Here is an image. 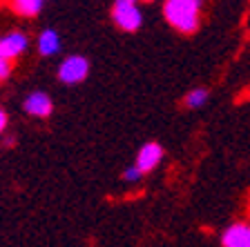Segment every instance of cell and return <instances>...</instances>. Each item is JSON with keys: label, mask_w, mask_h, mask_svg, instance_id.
<instances>
[{"label": "cell", "mask_w": 250, "mask_h": 247, "mask_svg": "<svg viewBox=\"0 0 250 247\" xmlns=\"http://www.w3.org/2000/svg\"><path fill=\"white\" fill-rule=\"evenodd\" d=\"M38 54L41 56H56L61 52V36L54 29H42L38 34Z\"/></svg>", "instance_id": "ba28073f"}, {"label": "cell", "mask_w": 250, "mask_h": 247, "mask_svg": "<svg viewBox=\"0 0 250 247\" xmlns=\"http://www.w3.org/2000/svg\"><path fill=\"white\" fill-rule=\"evenodd\" d=\"M22 107H25V112L29 114V116H36V118H45V116H49V114H52L54 103H52V98L47 96L45 92H31L29 96L25 98Z\"/></svg>", "instance_id": "5b68a950"}, {"label": "cell", "mask_w": 250, "mask_h": 247, "mask_svg": "<svg viewBox=\"0 0 250 247\" xmlns=\"http://www.w3.org/2000/svg\"><path fill=\"white\" fill-rule=\"evenodd\" d=\"M161 158H163V147L159 143H146L139 150V154H136V165L143 170V174H147V171H152L156 165L161 163Z\"/></svg>", "instance_id": "8992f818"}, {"label": "cell", "mask_w": 250, "mask_h": 247, "mask_svg": "<svg viewBox=\"0 0 250 247\" xmlns=\"http://www.w3.org/2000/svg\"><path fill=\"white\" fill-rule=\"evenodd\" d=\"M163 16L181 34H194L199 29L201 0H166Z\"/></svg>", "instance_id": "6da1fadb"}, {"label": "cell", "mask_w": 250, "mask_h": 247, "mask_svg": "<svg viewBox=\"0 0 250 247\" xmlns=\"http://www.w3.org/2000/svg\"><path fill=\"white\" fill-rule=\"evenodd\" d=\"M5 127H7V114L5 109H0V134L5 132Z\"/></svg>", "instance_id": "4fadbf2b"}, {"label": "cell", "mask_w": 250, "mask_h": 247, "mask_svg": "<svg viewBox=\"0 0 250 247\" xmlns=\"http://www.w3.org/2000/svg\"><path fill=\"white\" fill-rule=\"evenodd\" d=\"M45 0H11V7H14L16 14L25 16V18H34V16L41 14Z\"/></svg>", "instance_id": "9c48e42d"}, {"label": "cell", "mask_w": 250, "mask_h": 247, "mask_svg": "<svg viewBox=\"0 0 250 247\" xmlns=\"http://www.w3.org/2000/svg\"><path fill=\"white\" fill-rule=\"evenodd\" d=\"M221 245L224 247H250V225L246 223H234L221 234Z\"/></svg>", "instance_id": "52a82bcc"}, {"label": "cell", "mask_w": 250, "mask_h": 247, "mask_svg": "<svg viewBox=\"0 0 250 247\" xmlns=\"http://www.w3.org/2000/svg\"><path fill=\"white\" fill-rule=\"evenodd\" d=\"M143 2H154V0H143Z\"/></svg>", "instance_id": "5bb4252c"}, {"label": "cell", "mask_w": 250, "mask_h": 247, "mask_svg": "<svg viewBox=\"0 0 250 247\" xmlns=\"http://www.w3.org/2000/svg\"><path fill=\"white\" fill-rule=\"evenodd\" d=\"M123 178H125V183H139V180L143 178V170L134 163V165H130V167H125Z\"/></svg>", "instance_id": "8fae6325"}, {"label": "cell", "mask_w": 250, "mask_h": 247, "mask_svg": "<svg viewBox=\"0 0 250 247\" xmlns=\"http://www.w3.org/2000/svg\"><path fill=\"white\" fill-rule=\"evenodd\" d=\"M112 20L123 31H136L143 25V14L139 9V0H114Z\"/></svg>", "instance_id": "7a4b0ae2"}, {"label": "cell", "mask_w": 250, "mask_h": 247, "mask_svg": "<svg viewBox=\"0 0 250 247\" xmlns=\"http://www.w3.org/2000/svg\"><path fill=\"white\" fill-rule=\"evenodd\" d=\"M11 69H14V60L0 52V80H7L11 76Z\"/></svg>", "instance_id": "7c38bea8"}, {"label": "cell", "mask_w": 250, "mask_h": 247, "mask_svg": "<svg viewBox=\"0 0 250 247\" xmlns=\"http://www.w3.org/2000/svg\"><path fill=\"white\" fill-rule=\"evenodd\" d=\"M206 100H208V92L199 87V89H192V92L186 94L183 105H186V107H190V109H199V107H203V105H206Z\"/></svg>", "instance_id": "30bf717a"}, {"label": "cell", "mask_w": 250, "mask_h": 247, "mask_svg": "<svg viewBox=\"0 0 250 247\" xmlns=\"http://www.w3.org/2000/svg\"><path fill=\"white\" fill-rule=\"evenodd\" d=\"M27 47H29V38L22 31H9L5 36H0V52L11 60L22 56L27 52Z\"/></svg>", "instance_id": "277c9868"}, {"label": "cell", "mask_w": 250, "mask_h": 247, "mask_svg": "<svg viewBox=\"0 0 250 247\" xmlns=\"http://www.w3.org/2000/svg\"><path fill=\"white\" fill-rule=\"evenodd\" d=\"M89 74V60L85 56H69L61 62L58 67V80L65 85H76L83 82Z\"/></svg>", "instance_id": "3957f363"}]
</instances>
